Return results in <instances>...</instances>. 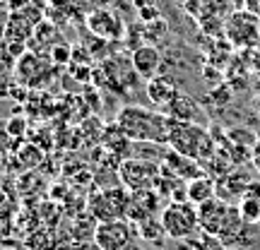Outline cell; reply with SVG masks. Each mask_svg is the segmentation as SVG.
Instances as JSON below:
<instances>
[{
    "mask_svg": "<svg viewBox=\"0 0 260 250\" xmlns=\"http://www.w3.org/2000/svg\"><path fill=\"white\" fill-rule=\"evenodd\" d=\"M159 222L164 226V233L169 238L176 241H188L200 231V222H198V204L188 202V200H174L161 209Z\"/></svg>",
    "mask_w": 260,
    "mask_h": 250,
    "instance_id": "cell-3",
    "label": "cell"
},
{
    "mask_svg": "<svg viewBox=\"0 0 260 250\" xmlns=\"http://www.w3.org/2000/svg\"><path fill=\"white\" fill-rule=\"evenodd\" d=\"M214 195H217V183H214L207 173H203V176H198V178H193V181L186 183L188 202L203 204V202H207V200H212Z\"/></svg>",
    "mask_w": 260,
    "mask_h": 250,
    "instance_id": "cell-15",
    "label": "cell"
},
{
    "mask_svg": "<svg viewBox=\"0 0 260 250\" xmlns=\"http://www.w3.org/2000/svg\"><path fill=\"white\" fill-rule=\"evenodd\" d=\"M251 161H253V166H255V171L260 173V137H258V142H255V147H253V152H251Z\"/></svg>",
    "mask_w": 260,
    "mask_h": 250,
    "instance_id": "cell-24",
    "label": "cell"
},
{
    "mask_svg": "<svg viewBox=\"0 0 260 250\" xmlns=\"http://www.w3.org/2000/svg\"><path fill=\"white\" fill-rule=\"evenodd\" d=\"M157 202H159V193L157 190H138V193H130V202H128V217L130 222H145L149 217H154L157 212Z\"/></svg>",
    "mask_w": 260,
    "mask_h": 250,
    "instance_id": "cell-13",
    "label": "cell"
},
{
    "mask_svg": "<svg viewBox=\"0 0 260 250\" xmlns=\"http://www.w3.org/2000/svg\"><path fill=\"white\" fill-rule=\"evenodd\" d=\"M159 168L164 173H171V176H178L181 181H193V178L203 176L205 168L198 164V159H190L181 152H174V149H167L164 152V159L159 161Z\"/></svg>",
    "mask_w": 260,
    "mask_h": 250,
    "instance_id": "cell-9",
    "label": "cell"
},
{
    "mask_svg": "<svg viewBox=\"0 0 260 250\" xmlns=\"http://www.w3.org/2000/svg\"><path fill=\"white\" fill-rule=\"evenodd\" d=\"M161 113H167L169 118H174V121H186V123H200L203 121L200 106H198L190 96H186V94H178L176 99L169 103ZM200 125H203V123H200Z\"/></svg>",
    "mask_w": 260,
    "mask_h": 250,
    "instance_id": "cell-14",
    "label": "cell"
},
{
    "mask_svg": "<svg viewBox=\"0 0 260 250\" xmlns=\"http://www.w3.org/2000/svg\"><path fill=\"white\" fill-rule=\"evenodd\" d=\"M169 149L174 152H181L190 159H198V161H207V159L214 157V137L207 132L205 125L200 123H186V121H174L169 123V139H167Z\"/></svg>",
    "mask_w": 260,
    "mask_h": 250,
    "instance_id": "cell-2",
    "label": "cell"
},
{
    "mask_svg": "<svg viewBox=\"0 0 260 250\" xmlns=\"http://www.w3.org/2000/svg\"><path fill=\"white\" fill-rule=\"evenodd\" d=\"M138 231H140V236H142L145 241H157L159 236H167L161 222H157V217H149V219H145V222H140Z\"/></svg>",
    "mask_w": 260,
    "mask_h": 250,
    "instance_id": "cell-20",
    "label": "cell"
},
{
    "mask_svg": "<svg viewBox=\"0 0 260 250\" xmlns=\"http://www.w3.org/2000/svg\"><path fill=\"white\" fill-rule=\"evenodd\" d=\"M169 118L161 111H149L142 106H123L116 113V125L123 130V135L133 142H157L167 145L169 139Z\"/></svg>",
    "mask_w": 260,
    "mask_h": 250,
    "instance_id": "cell-1",
    "label": "cell"
},
{
    "mask_svg": "<svg viewBox=\"0 0 260 250\" xmlns=\"http://www.w3.org/2000/svg\"><path fill=\"white\" fill-rule=\"evenodd\" d=\"M48 58H51L53 65H70V60H73V46L65 44V41H58L56 46L51 48Z\"/></svg>",
    "mask_w": 260,
    "mask_h": 250,
    "instance_id": "cell-21",
    "label": "cell"
},
{
    "mask_svg": "<svg viewBox=\"0 0 260 250\" xmlns=\"http://www.w3.org/2000/svg\"><path fill=\"white\" fill-rule=\"evenodd\" d=\"M169 34V24L164 17L152 19V22H142V37L147 41H157V39H164Z\"/></svg>",
    "mask_w": 260,
    "mask_h": 250,
    "instance_id": "cell-19",
    "label": "cell"
},
{
    "mask_svg": "<svg viewBox=\"0 0 260 250\" xmlns=\"http://www.w3.org/2000/svg\"><path fill=\"white\" fill-rule=\"evenodd\" d=\"M3 3H5V0H0V5H3Z\"/></svg>",
    "mask_w": 260,
    "mask_h": 250,
    "instance_id": "cell-27",
    "label": "cell"
},
{
    "mask_svg": "<svg viewBox=\"0 0 260 250\" xmlns=\"http://www.w3.org/2000/svg\"><path fill=\"white\" fill-rule=\"evenodd\" d=\"M10 15H12V10H10V8H5V5H0V46L5 44V37H8Z\"/></svg>",
    "mask_w": 260,
    "mask_h": 250,
    "instance_id": "cell-23",
    "label": "cell"
},
{
    "mask_svg": "<svg viewBox=\"0 0 260 250\" xmlns=\"http://www.w3.org/2000/svg\"><path fill=\"white\" fill-rule=\"evenodd\" d=\"M133 5H135L140 22H152V19L161 17V10H159L157 0H133Z\"/></svg>",
    "mask_w": 260,
    "mask_h": 250,
    "instance_id": "cell-18",
    "label": "cell"
},
{
    "mask_svg": "<svg viewBox=\"0 0 260 250\" xmlns=\"http://www.w3.org/2000/svg\"><path fill=\"white\" fill-rule=\"evenodd\" d=\"M239 212L246 219V224L260 222V200L258 197H251V195H243L241 204H239Z\"/></svg>",
    "mask_w": 260,
    "mask_h": 250,
    "instance_id": "cell-17",
    "label": "cell"
},
{
    "mask_svg": "<svg viewBox=\"0 0 260 250\" xmlns=\"http://www.w3.org/2000/svg\"><path fill=\"white\" fill-rule=\"evenodd\" d=\"M24 130H27V121H24V118H19V116L10 118V123H8V135L10 137H22Z\"/></svg>",
    "mask_w": 260,
    "mask_h": 250,
    "instance_id": "cell-22",
    "label": "cell"
},
{
    "mask_svg": "<svg viewBox=\"0 0 260 250\" xmlns=\"http://www.w3.org/2000/svg\"><path fill=\"white\" fill-rule=\"evenodd\" d=\"M130 193L123 188H104L99 193L89 195L87 200V212L92 214L96 222H111V219H125L128 214Z\"/></svg>",
    "mask_w": 260,
    "mask_h": 250,
    "instance_id": "cell-6",
    "label": "cell"
},
{
    "mask_svg": "<svg viewBox=\"0 0 260 250\" xmlns=\"http://www.w3.org/2000/svg\"><path fill=\"white\" fill-rule=\"evenodd\" d=\"M118 176L121 183L128 193H138V190H154L159 176H161V168L157 161H149V159H138V157H128L121 161L118 166Z\"/></svg>",
    "mask_w": 260,
    "mask_h": 250,
    "instance_id": "cell-5",
    "label": "cell"
},
{
    "mask_svg": "<svg viewBox=\"0 0 260 250\" xmlns=\"http://www.w3.org/2000/svg\"><path fill=\"white\" fill-rule=\"evenodd\" d=\"M92 241L99 250H125L133 243V226L125 219L99 222L94 229Z\"/></svg>",
    "mask_w": 260,
    "mask_h": 250,
    "instance_id": "cell-8",
    "label": "cell"
},
{
    "mask_svg": "<svg viewBox=\"0 0 260 250\" xmlns=\"http://www.w3.org/2000/svg\"><path fill=\"white\" fill-rule=\"evenodd\" d=\"M161 63H164V58L159 53V48L152 46V44H142L130 53V65H133L135 75L142 77V80L157 77L159 70H161Z\"/></svg>",
    "mask_w": 260,
    "mask_h": 250,
    "instance_id": "cell-11",
    "label": "cell"
},
{
    "mask_svg": "<svg viewBox=\"0 0 260 250\" xmlns=\"http://www.w3.org/2000/svg\"><path fill=\"white\" fill-rule=\"evenodd\" d=\"M222 34L229 41V46L248 51V48L260 44V17L246 8L234 10L232 15H226V19H224Z\"/></svg>",
    "mask_w": 260,
    "mask_h": 250,
    "instance_id": "cell-4",
    "label": "cell"
},
{
    "mask_svg": "<svg viewBox=\"0 0 260 250\" xmlns=\"http://www.w3.org/2000/svg\"><path fill=\"white\" fill-rule=\"evenodd\" d=\"M246 10H251L253 15L260 17V0H246Z\"/></svg>",
    "mask_w": 260,
    "mask_h": 250,
    "instance_id": "cell-25",
    "label": "cell"
},
{
    "mask_svg": "<svg viewBox=\"0 0 260 250\" xmlns=\"http://www.w3.org/2000/svg\"><path fill=\"white\" fill-rule=\"evenodd\" d=\"M27 248L29 250H58V243L53 238V233L41 229V231H34L27 238Z\"/></svg>",
    "mask_w": 260,
    "mask_h": 250,
    "instance_id": "cell-16",
    "label": "cell"
},
{
    "mask_svg": "<svg viewBox=\"0 0 260 250\" xmlns=\"http://www.w3.org/2000/svg\"><path fill=\"white\" fill-rule=\"evenodd\" d=\"M229 207H232V204L226 202L224 197H219V195H214L212 200L198 204V222H200V231L210 233V236H217L222 222L226 219Z\"/></svg>",
    "mask_w": 260,
    "mask_h": 250,
    "instance_id": "cell-10",
    "label": "cell"
},
{
    "mask_svg": "<svg viewBox=\"0 0 260 250\" xmlns=\"http://www.w3.org/2000/svg\"><path fill=\"white\" fill-rule=\"evenodd\" d=\"M178 94L181 92H178L176 82L169 75H157V77L147 80V99L157 106V111H164Z\"/></svg>",
    "mask_w": 260,
    "mask_h": 250,
    "instance_id": "cell-12",
    "label": "cell"
},
{
    "mask_svg": "<svg viewBox=\"0 0 260 250\" xmlns=\"http://www.w3.org/2000/svg\"><path fill=\"white\" fill-rule=\"evenodd\" d=\"M181 3H186V8L190 10V12H193L195 10V5H193V0H181ZM195 3H198V0H195Z\"/></svg>",
    "mask_w": 260,
    "mask_h": 250,
    "instance_id": "cell-26",
    "label": "cell"
},
{
    "mask_svg": "<svg viewBox=\"0 0 260 250\" xmlns=\"http://www.w3.org/2000/svg\"><path fill=\"white\" fill-rule=\"evenodd\" d=\"M84 24H87V31L94 39H102V41H121L128 34L125 22L116 12H111V10H106V8L92 10L87 15V19H84Z\"/></svg>",
    "mask_w": 260,
    "mask_h": 250,
    "instance_id": "cell-7",
    "label": "cell"
}]
</instances>
